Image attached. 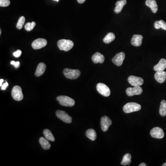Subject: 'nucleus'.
Instances as JSON below:
<instances>
[{"label": "nucleus", "mask_w": 166, "mask_h": 166, "mask_svg": "<svg viewBox=\"0 0 166 166\" xmlns=\"http://www.w3.org/2000/svg\"><path fill=\"white\" fill-rule=\"evenodd\" d=\"M39 143H40V144H41V146L43 149L44 150H48L50 149L51 147V145L48 142V141L47 139H45V138H43V137H41L39 139Z\"/></svg>", "instance_id": "22"}, {"label": "nucleus", "mask_w": 166, "mask_h": 166, "mask_svg": "<svg viewBox=\"0 0 166 166\" xmlns=\"http://www.w3.org/2000/svg\"><path fill=\"white\" fill-rule=\"evenodd\" d=\"M11 64L13 65L15 68H18L20 65V62H15L14 61H11L10 63Z\"/></svg>", "instance_id": "32"}, {"label": "nucleus", "mask_w": 166, "mask_h": 166, "mask_svg": "<svg viewBox=\"0 0 166 166\" xmlns=\"http://www.w3.org/2000/svg\"><path fill=\"white\" fill-rule=\"evenodd\" d=\"M143 37L141 35H134L131 40V44L133 46L140 47L141 45Z\"/></svg>", "instance_id": "14"}, {"label": "nucleus", "mask_w": 166, "mask_h": 166, "mask_svg": "<svg viewBox=\"0 0 166 166\" xmlns=\"http://www.w3.org/2000/svg\"><path fill=\"white\" fill-rule=\"evenodd\" d=\"M57 45L61 51H69L73 48L74 43L71 40L62 39L58 41Z\"/></svg>", "instance_id": "1"}, {"label": "nucleus", "mask_w": 166, "mask_h": 166, "mask_svg": "<svg viewBox=\"0 0 166 166\" xmlns=\"http://www.w3.org/2000/svg\"><path fill=\"white\" fill-rule=\"evenodd\" d=\"M145 4L151 9L153 13H156L157 12L158 6L156 0H146Z\"/></svg>", "instance_id": "17"}, {"label": "nucleus", "mask_w": 166, "mask_h": 166, "mask_svg": "<svg viewBox=\"0 0 166 166\" xmlns=\"http://www.w3.org/2000/svg\"><path fill=\"white\" fill-rule=\"evenodd\" d=\"M156 80L159 83H163L166 79V72L164 71H157L155 74Z\"/></svg>", "instance_id": "16"}, {"label": "nucleus", "mask_w": 166, "mask_h": 166, "mask_svg": "<svg viewBox=\"0 0 166 166\" xmlns=\"http://www.w3.org/2000/svg\"><path fill=\"white\" fill-rule=\"evenodd\" d=\"M159 113L161 116H166V101L163 100L161 103Z\"/></svg>", "instance_id": "26"}, {"label": "nucleus", "mask_w": 166, "mask_h": 166, "mask_svg": "<svg viewBox=\"0 0 166 166\" xmlns=\"http://www.w3.org/2000/svg\"><path fill=\"white\" fill-rule=\"evenodd\" d=\"M47 44V41L44 38H38L32 42L31 46L34 49H38L44 47Z\"/></svg>", "instance_id": "9"}, {"label": "nucleus", "mask_w": 166, "mask_h": 166, "mask_svg": "<svg viewBox=\"0 0 166 166\" xmlns=\"http://www.w3.org/2000/svg\"><path fill=\"white\" fill-rule=\"evenodd\" d=\"M2 34V30L1 29H0V35H1Z\"/></svg>", "instance_id": "38"}, {"label": "nucleus", "mask_w": 166, "mask_h": 166, "mask_svg": "<svg viewBox=\"0 0 166 166\" xmlns=\"http://www.w3.org/2000/svg\"><path fill=\"white\" fill-rule=\"evenodd\" d=\"M125 58V54L122 52L117 54L113 57L112 59V62L117 66H121L122 65Z\"/></svg>", "instance_id": "12"}, {"label": "nucleus", "mask_w": 166, "mask_h": 166, "mask_svg": "<svg viewBox=\"0 0 166 166\" xmlns=\"http://www.w3.org/2000/svg\"><path fill=\"white\" fill-rule=\"evenodd\" d=\"M25 22V18L24 16H21L19 18L17 24L16 25V27L18 29L20 30L23 28L24 26V23Z\"/></svg>", "instance_id": "28"}, {"label": "nucleus", "mask_w": 166, "mask_h": 166, "mask_svg": "<svg viewBox=\"0 0 166 166\" xmlns=\"http://www.w3.org/2000/svg\"><path fill=\"white\" fill-rule=\"evenodd\" d=\"M131 155L129 153H127V154H125L122 160L121 164L123 166H127V165H129L131 164L132 161H131Z\"/></svg>", "instance_id": "24"}, {"label": "nucleus", "mask_w": 166, "mask_h": 166, "mask_svg": "<svg viewBox=\"0 0 166 166\" xmlns=\"http://www.w3.org/2000/svg\"><path fill=\"white\" fill-rule=\"evenodd\" d=\"M140 166H147V165L145 163H141L140 165Z\"/></svg>", "instance_id": "36"}, {"label": "nucleus", "mask_w": 166, "mask_h": 166, "mask_svg": "<svg viewBox=\"0 0 166 166\" xmlns=\"http://www.w3.org/2000/svg\"><path fill=\"white\" fill-rule=\"evenodd\" d=\"M46 69V65L44 63H40L37 65L35 72V76L40 77L44 73Z\"/></svg>", "instance_id": "20"}, {"label": "nucleus", "mask_w": 166, "mask_h": 166, "mask_svg": "<svg viewBox=\"0 0 166 166\" xmlns=\"http://www.w3.org/2000/svg\"><path fill=\"white\" fill-rule=\"evenodd\" d=\"M98 92L102 96L108 97L110 96V90L108 86L103 83H98L97 86Z\"/></svg>", "instance_id": "6"}, {"label": "nucleus", "mask_w": 166, "mask_h": 166, "mask_svg": "<svg viewBox=\"0 0 166 166\" xmlns=\"http://www.w3.org/2000/svg\"><path fill=\"white\" fill-rule=\"evenodd\" d=\"M128 81L130 85L133 87H140L143 84V79L142 78L133 75L128 77Z\"/></svg>", "instance_id": "8"}, {"label": "nucleus", "mask_w": 166, "mask_h": 166, "mask_svg": "<svg viewBox=\"0 0 166 166\" xmlns=\"http://www.w3.org/2000/svg\"><path fill=\"white\" fill-rule=\"evenodd\" d=\"M57 117L66 123H71L72 122V118L65 111L62 110H57L56 112Z\"/></svg>", "instance_id": "7"}, {"label": "nucleus", "mask_w": 166, "mask_h": 166, "mask_svg": "<svg viewBox=\"0 0 166 166\" xmlns=\"http://www.w3.org/2000/svg\"><path fill=\"white\" fill-rule=\"evenodd\" d=\"M12 96L17 101H21L23 98L22 89L19 86H14L12 90Z\"/></svg>", "instance_id": "5"}, {"label": "nucleus", "mask_w": 166, "mask_h": 166, "mask_svg": "<svg viewBox=\"0 0 166 166\" xmlns=\"http://www.w3.org/2000/svg\"><path fill=\"white\" fill-rule=\"evenodd\" d=\"M21 54H22V51L20 50H18L13 53V55L15 57H19L21 55Z\"/></svg>", "instance_id": "31"}, {"label": "nucleus", "mask_w": 166, "mask_h": 166, "mask_svg": "<svg viewBox=\"0 0 166 166\" xmlns=\"http://www.w3.org/2000/svg\"><path fill=\"white\" fill-rule=\"evenodd\" d=\"M112 123L111 119L107 116H104L102 117L101 120V125L103 131H107L109 126L112 125Z\"/></svg>", "instance_id": "11"}, {"label": "nucleus", "mask_w": 166, "mask_h": 166, "mask_svg": "<svg viewBox=\"0 0 166 166\" xmlns=\"http://www.w3.org/2000/svg\"><path fill=\"white\" fill-rule=\"evenodd\" d=\"M57 100L59 101L60 104L64 106L72 107L75 104L74 100L68 96H58Z\"/></svg>", "instance_id": "2"}, {"label": "nucleus", "mask_w": 166, "mask_h": 166, "mask_svg": "<svg viewBox=\"0 0 166 166\" xmlns=\"http://www.w3.org/2000/svg\"><path fill=\"white\" fill-rule=\"evenodd\" d=\"M141 109L140 105L136 103H128L123 107V111L125 113H131L140 111Z\"/></svg>", "instance_id": "3"}, {"label": "nucleus", "mask_w": 166, "mask_h": 166, "mask_svg": "<svg viewBox=\"0 0 166 166\" xmlns=\"http://www.w3.org/2000/svg\"><path fill=\"white\" fill-rule=\"evenodd\" d=\"M166 68V60L161 59L157 64L154 66V69L156 71H163Z\"/></svg>", "instance_id": "18"}, {"label": "nucleus", "mask_w": 166, "mask_h": 166, "mask_svg": "<svg viewBox=\"0 0 166 166\" xmlns=\"http://www.w3.org/2000/svg\"><path fill=\"white\" fill-rule=\"evenodd\" d=\"M162 166H166V163H164L163 165H162Z\"/></svg>", "instance_id": "37"}, {"label": "nucleus", "mask_w": 166, "mask_h": 166, "mask_svg": "<svg viewBox=\"0 0 166 166\" xmlns=\"http://www.w3.org/2000/svg\"><path fill=\"white\" fill-rule=\"evenodd\" d=\"M8 86H9V84H8V83L7 82H6L5 83L2 84V86L1 87V89L2 90H5Z\"/></svg>", "instance_id": "33"}, {"label": "nucleus", "mask_w": 166, "mask_h": 166, "mask_svg": "<svg viewBox=\"0 0 166 166\" xmlns=\"http://www.w3.org/2000/svg\"><path fill=\"white\" fill-rule=\"evenodd\" d=\"M3 81H4V80H3V79H0V86H1V87L2 86Z\"/></svg>", "instance_id": "35"}, {"label": "nucleus", "mask_w": 166, "mask_h": 166, "mask_svg": "<svg viewBox=\"0 0 166 166\" xmlns=\"http://www.w3.org/2000/svg\"><path fill=\"white\" fill-rule=\"evenodd\" d=\"M126 0H120L116 2V7L114 9V12L116 13H119L121 12L125 5L126 4Z\"/></svg>", "instance_id": "19"}, {"label": "nucleus", "mask_w": 166, "mask_h": 166, "mask_svg": "<svg viewBox=\"0 0 166 166\" xmlns=\"http://www.w3.org/2000/svg\"><path fill=\"white\" fill-rule=\"evenodd\" d=\"M54 1H56V2L59 1V0H54Z\"/></svg>", "instance_id": "39"}, {"label": "nucleus", "mask_w": 166, "mask_h": 166, "mask_svg": "<svg viewBox=\"0 0 166 166\" xmlns=\"http://www.w3.org/2000/svg\"><path fill=\"white\" fill-rule=\"evenodd\" d=\"M65 76L70 79H75L79 77L81 74L80 71L78 69H65L63 71Z\"/></svg>", "instance_id": "4"}, {"label": "nucleus", "mask_w": 166, "mask_h": 166, "mask_svg": "<svg viewBox=\"0 0 166 166\" xmlns=\"http://www.w3.org/2000/svg\"><path fill=\"white\" fill-rule=\"evenodd\" d=\"M10 4V0H0V6L1 7H7Z\"/></svg>", "instance_id": "30"}, {"label": "nucleus", "mask_w": 166, "mask_h": 166, "mask_svg": "<svg viewBox=\"0 0 166 166\" xmlns=\"http://www.w3.org/2000/svg\"><path fill=\"white\" fill-rule=\"evenodd\" d=\"M44 134L45 138L48 140L54 142L55 141L54 135L48 129H45L44 131Z\"/></svg>", "instance_id": "25"}, {"label": "nucleus", "mask_w": 166, "mask_h": 166, "mask_svg": "<svg viewBox=\"0 0 166 166\" xmlns=\"http://www.w3.org/2000/svg\"><path fill=\"white\" fill-rule=\"evenodd\" d=\"M143 89L140 87H129L126 89V94L129 97L134 95H140L142 93Z\"/></svg>", "instance_id": "13"}, {"label": "nucleus", "mask_w": 166, "mask_h": 166, "mask_svg": "<svg viewBox=\"0 0 166 166\" xmlns=\"http://www.w3.org/2000/svg\"><path fill=\"white\" fill-rule=\"evenodd\" d=\"M86 136L92 141H95L97 139V133L96 131L93 129H89L87 130Z\"/></svg>", "instance_id": "21"}, {"label": "nucleus", "mask_w": 166, "mask_h": 166, "mask_svg": "<svg viewBox=\"0 0 166 166\" xmlns=\"http://www.w3.org/2000/svg\"><path fill=\"white\" fill-rule=\"evenodd\" d=\"M92 60L93 62L95 64H97L98 63H103L105 61L104 56L101 53L97 52L92 55Z\"/></svg>", "instance_id": "15"}, {"label": "nucleus", "mask_w": 166, "mask_h": 166, "mask_svg": "<svg viewBox=\"0 0 166 166\" xmlns=\"http://www.w3.org/2000/svg\"><path fill=\"white\" fill-rule=\"evenodd\" d=\"M151 137L155 139H162L164 137V133L163 130L159 127L153 128L150 131Z\"/></svg>", "instance_id": "10"}, {"label": "nucleus", "mask_w": 166, "mask_h": 166, "mask_svg": "<svg viewBox=\"0 0 166 166\" xmlns=\"http://www.w3.org/2000/svg\"><path fill=\"white\" fill-rule=\"evenodd\" d=\"M115 38V36L112 32H109L108 33L105 37L103 39V41L105 44H110L112 41H114Z\"/></svg>", "instance_id": "23"}, {"label": "nucleus", "mask_w": 166, "mask_h": 166, "mask_svg": "<svg viewBox=\"0 0 166 166\" xmlns=\"http://www.w3.org/2000/svg\"><path fill=\"white\" fill-rule=\"evenodd\" d=\"M86 0H77V1L80 4H82V3H84L86 1Z\"/></svg>", "instance_id": "34"}, {"label": "nucleus", "mask_w": 166, "mask_h": 166, "mask_svg": "<svg viewBox=\"0 0 166 166\" xmlns=\"http://www.w3.org/2000/svg\"><path fill=\"white\" fill-rule=\"evenodd\" d=\"M154 27L157 29L162 28L164 30H166V23L163 20L157 21L154 23Z\"/></svg>", "instance_id": "27"}, {"label": "nucleus", "mask_w": 166, "mask_h": 166, "mask_svg": "<svg viewBox=\"0 0 166 166\" xmlns=\"http://www.w3.org/2000/svg\"><path fill=\"white\" fill-rule=\"evenodd\" d=\"M36 23L35 22H32L31 23H27L25 25V28L27 31H30L32 30L35 27Z\"/></svg>", "instance_id": "29"}]
</instances>
